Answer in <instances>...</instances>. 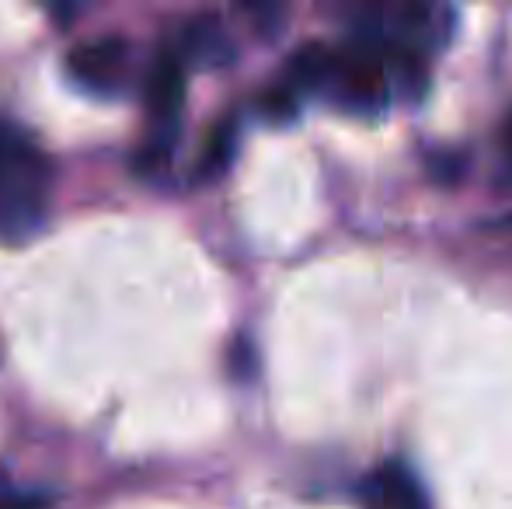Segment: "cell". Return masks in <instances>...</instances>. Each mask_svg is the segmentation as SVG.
Wrapping results in <instances>:
<instances>
[{
	"label": "cell",
	"instance_id": "6da1fadb",
	"mask_svg": "<svg viewBox=\"0 0 512 509\" xmlns=\"http://www.w3.org/2000/svg\"><path fill=\"white\" fill-rule=\"evenodd\" d=\"M53 161L25 126L0 116V245H25L46 227Z\"/></svg>",
	"mask_w": 512,
	"mask_h": 509
},
{
	"label": "cell",
	"instance_id": "7a4b0ae2",
	"mask_svg": "<svg viewBox=\"0 0 512 509\" xmlns=\"http://www.w3.org/2000/svg\"><path fill=\"white\" fill-rule=\"evenodd\" d=\"M185 109V60L178 53H157L154 67L147 74V119L150 136L140 154L143 171L164 168L178 143Z\"/></svg>",
	"mask_w": 512,
	"mask_h": 509
},
{
	"label": "cell",
	"instance_id": "3957f363",
	"mask_svg": "<svg viewBox=\"0 0 512 509\" xmlns=\"http://www.w3.org/2000/svg\"><path fill=\"white\" fill-rule=\"evenodd\" d=\"M394 95V81L387 60L373 49H352V53H335L331 49L328 70H324L321 98L345 112H359L370 116L380 112Z\"/></svg>",
	"mask_w": 512,
	"mask_h": 509
},
{
	"label": "cell",
	"instance_id": "277c9868",
	"mask_svg": "<svg viewBox=\"0 0 512 509\" xmlns=\"http://www.w3.org/2000/svg\"><path fill=\"white\" fill-rule=\"evenodd\" d=\"M67 74L88 95L115 98L129 74V42L122 35H98L67 53Z\"/></svg>",
	"mask_w": 512,
	"mask_h": 509
},
{
	"label": "cell",
	"instance_id": "5b68a950",
	"mask_svg": "<svg viewBox=\"0 0 512 509\" xmlns=\"http://www.w3.org/2000/svg\"><path fill=\"white\" fill-rule=\"evenodd\" d=\"M359 503L366 509H429L425 489L401 461H387L363 478Z\"/></svg>",
	"mask_w": 512,
	"mask_h": 509
},
{
	"label": "cell",
	"instance_id": "8992f818",
	"mask_svg": "<svg viewBox=\"0 0 512 509\" xmlns=\"http://www.w3.org/2000/svg\"><path fill=\"white\" fill-rule=\"evenodd\" d=\"M182 60L196 63V67H223L234 60V42H230L227 28L216 14H199V18L185 21L182 28Z\"/></svg>",
	"mask_w": 512,
	"mask_h": 509
},
{
	"label": "cell",
	"instance_id": "52a82bcc",
	"mask_svg": "<svg viewBox=\"0 0 512 509\" xmlns=\"http://www.w3.org/2000/svg\"><path fill=\"white\" fill-rule=\"evenodd\" d=\"M0 509H53V492L35 485L0 482Z\"/></svg>",
	"mask_w": 512,
	"mask_h": 509
},
{
	"label": "cell",
	"instance_id": "ba28073f",
	"mask_svg": "<svg viewBox=\"0 0 512 509\" xmlns=\"http://www.w3.org/2000/svg\"><path fill=\"white\" fill-rule=\"evenodd\" d=\"M234 140H237L234 123H223L213 136H209L206 157H203V175H213V171H223V168H227L230 154H234Z\"/></svg>",
	"mask_w": 512,
	"mask_h": 509
},
{
	"label": "cell",
	"instance_id": "9c48e42d",
	"mask_svg": "<svg viewBox=\"0 0 512 509\" xmlns=\"http://www.w3.org/2000/svg\"><path fill=\"white\" fill-rule=\"evenodd\" d=\"M499 168H502V182L512 185V112L499 133Z\"/></svg>",
	"mask_w": 512,
	"mask_h": 509
}]
</instances>
